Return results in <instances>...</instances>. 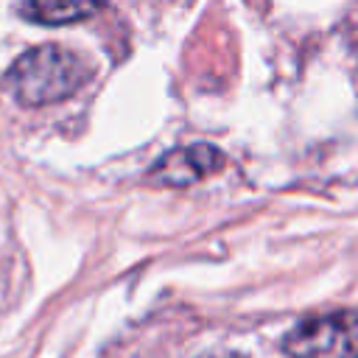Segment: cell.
<instances>
[{"mask_svg":"<svg viewBox=\"0 0 358 358\" xmlns=\"http://www.w3.org/2000/svg\"><path fill=\"white\" fill-rule=\"evenodd\" d=\"M291 358H358V308L302 319L285 336Z\"/></svg>","mask_w":358,"mask_h":358,"instance_id":"obj_2","label":"cell"},{"mask_svg":"<svg viewBox=\"0 0 358 358\" xmlns=\"http://www.w3.org/2000/svg\"><path fill=\"white\" fill-rule=\"evenodd\" d=\"M103 0H28V14L42 25H70L98 14Z\"/></svg>","mask_w":358,"mask_h":358,"instance_id":"obj_4","label":"cell"},{"mask_svg":"<svg viewBox=\"0 0 358 358\" xmlns=\"http://www.w3.org/2000/svg\"><path fill=\"white\" fill-rule=\"evenodd\" d=\"M92 78V64L62 45L25 50L8 70V87L22 106H48L76 95Z\"/></svg>","mask_w":358,"mask_h":358,"instance_id":"obj_1","label":"cell"},{"mask_svg":"<svg viewBox=\"0 0 358 358\" xmlns=\"http://www.w3.org/2000/svg\"><path fill=\"white\" fill-rule=\"evenodd\" d=\"M204 358H238V355H204Z\"/></svg>","mask_w":358,"mask_h":358,"instance_id":"obj_5","label":"cell"},{"mask_svg":"<svg viewBox=\"0 0 358 358\" xmlns=\"http://www.w3.org/2000/svg\"><path fill=\"white\" fill-rule=\"evenodd\" d=\"M224 168V154L210 143H193L165 151L148 171L145 182L157 187H187Z\"/></svg>","mask_w":358,"mask_h":358,"instance_id":"obj_3","label":"cell"}]
</instances>
